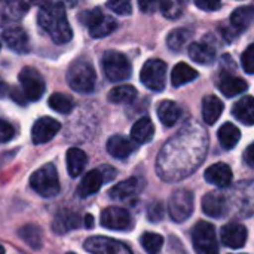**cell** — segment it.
Returning a JSON list of instances; mask_svg holds the SVG:
<instances>
[{"instance_id":"obj_46","label":"cell","mask_w":254,"mask_h":254,"mask_svg":"<svg viewBox=\"0 0 254 254\" xmlns=\"http://www.w3.org/2000/svg\"><path fill=\"white\" fill-rule=\"evenodd\" d=\"M246 162L250 168H254V144H250L246 150Z\"/></svg>"},{"instance_id":"obj_40","label":"cell","mask_w":254,"mask_h":254,"mask_svg":"<svg viewBox=\"0 0 254 254\" xmlns=\"http://www.w3.org/2000/svg\"><path fill=\"white\" fill-rule=\"evenodd\" d=\"M147 219L153 223L161 222L164 219V207L161 202H153L149 208H147Z\"/></svg>"},{"instance_id":"obj_41","label":"cell","mask_w":254,"mask_h":254,"mask_svg":"<svg viewBox=\"0 0 254 254\" xmlns=\"http://www.w3.org/2000/svg\"><path fill=\"white\" fill-rule=\"evenodd\" d=\"M13 137H15V128L9 122L0 119V143L10 141Z\"/></svg>"},{"instance_id":"obj_13","label":"cell","mask_w":254,"mask_h":254,"mask_svg":"<svg viewBox=\"0 0 254 254\" xmlns=\"http://www.w3.org/2000/svg\"><path fill=\"white\" fill-rule=\"evenodd\" d=\"M229 210L228 205V198L222 192H210L202 198V211L213 217V219H220L223 217Z\"/></svg>"},{"instance_id":"obj_24","label":"cell","mask_w":254,"mask_h":254,"mask_svg":"<svg viewBox=\"0 0 254 254\" xmlns=\"http://www.w3.org/2000/svg\"><path fill=\"white\" fill-rule=\"evenodd\" d=\"M153 135H155V125L149 118L138 119L131 128V137L138 144H146L152 141Z\"/></svg>"},{"instance_id":"obj_18","label":"cell","mask_w":254,"mask_h":254,"mask_svg":"<svg viewBox=\"0 0 254 254\" xmlns=\"http://www.w3.org/2000/svg\"><path fill=\"white\" fill-rule=\"evenodd\" d=\"M82 223V219L77 213H73V211H61L55 216L54 222H52V231L55 234H67L70 231H74L80 226Z\"/></svg>"},{"instance_id":"obj_33","label":"cell","mask_w":254,"mask_h":254,"mask_svg":"<svg viewBox=\"0 0 254 254\" xmlns=\"http://www.w3.org/2000/svg\"><path fill=\"white\" fill-rule=\"evenodd\" d=\"M19 238L33 250L42 249V229L37 225H25L18 231Z\"/></svg>"},{"instance_id":"obj_43","label":"cell","mask_w":254,"mask_h":254,"mask_svg":"<svg viewBox=\"0 0 254 254\" xmlns=\"http://www.w3.org/2000/svg\"><path fill=\"white\" fill-rule=\"evenodd\" d=\"M138 7L143 12H146V13H153L159 7V1H155V0H140L138 1Z\"/></svg>"},{"instance_id":"obj_48","label":"cell","mask_w":254,"mask_h":254,"mask_svg":"<svg viewBox=\"0 0 254 254\" xmlns=\"http://www.w3.org/2000/svg\"><path fill=\"white\" fill-rule=\"evenodd\" d=\"M85 226H86L88 229L94 228V217H92L91 214H88V216L85 217Z\"/></svg>"},{"instance_id":"obj_14","label":"cell","mask_w":254,"mask_h":254,"mask_svg":"<svg viewBox=\"0 0 254 254\" xmlns=\"http://www.w3.org/2000/svg\"><path fill=\"white\" fill-rule=\"evenodd\" d=\"M247 229L240 223H228L220 231L222 243L229 249H243L247 243Z\"/></svg>"},{"instance_id":"obj_3","label":"cell","mask_w":254,"mask_h":254,"mask_svg":"<svg viewBox=\"0 0 254 254\" xmlns=\"http://www.w3.org/2000/svg\"><path fill=\"white\" fill-rule=\"evenodd\" d=\"M30 186L31 189L43 196V198H52L60 193V179L57 168L52 164H48L42 167L40 170L34 171L30 177Z\"/></svg>"},{"instance_id":"obj_7","label":"cell","mask_w":254,"mask_h":254,"mask_svg":"<svg viewBox=\"0 0 254 254\" xmlns=\"http://www.w3.org/2000/svg\"><path fill=\"white\" fill-rule=\"evenodd\" d=\"M140 79H141V83L150 91H155V92L164 91L165 80H167V64L158 58L149 60L141 68Z\"/></svg>"},{"instance_id":"obj_25","label":"cell","mask_w":254,"mask_h":254,"mask_svg":"<svg viewBox=\"0 0 254 254\" xmlns=\"http://www.w3.org/2000/svg\"><path fill=\"white\" fill-rule=\"evenodd\" d=\"M67 171L71 177H79L86 164H88V156L83 150L77 149V147H71L67 150Z\"/></svg>"},{"instance_id":"obj_1","label":"cell","mask_w":254,"mask_h":254,"mask_svg":"<svg viewBox=\"0 0 254 254\" xmlns=\"http://www.w3.org/2000/svg\"><path fill=\"white\" fill-rule=\"evenodd\" d=\"M39 25L46 31L55 43H67L73 37V30L68 24L64 3L61 1H48L40 4L37 15Z\"/></svg>"},{"instance_id":"obj_34","label":"cell","mask_w":254,"mask_h":254,"mask_svg":"<svg viewBox=\"0 0 254 254\" xmlns=\"http://www.w3.org/2000/svg\"><path fill=\"white\" fill-rule=\"evenodd\" d=\"M135 97L137 91L131 85H119L109 92V101L115 104H129L135 100Z\"/></svg>"},{"instance_id":"obj_26","label":"cell","mask_w":254,"mask_h":254,"mask_svg":"<svg viewBox=\"0 0 254 254\" xmlns=\"http://www.w3.org/2000/svg\"><path fill=\"white\" fill-rule=\"evenodd\" d=\"M223 112V103L216 95H207L202 100V119L208 125H214Z\"/></svg>"},{"instance_id":"obj_23","label":"cell","mask_w":254,"mask_h":254,"mask_svg":"<svg viewBox=\"0 0 254 254\" xmlns=\"http://www.w3.org/2000/svg\"><path fill=\"white\" fill-rule=\"evenodd\" d=\"M232 115L235 116V119H238L240 122H243L244 125L252 127L254 124V100L253 97L246 95L243 97L240 101H237L234 104L232 109Z\"/></svg>"},{"instance_id":"obj_47","label":"cell","mask_w":254,"mask_h":254,"mask_svg":"<svg viewBox=\"0 0 254 254\" xmlns=\"http://www.w3.org/2000/svg\"><path fill=\"white\" fill-rule=\"evenodd\" d=\"M7 94H9V86H7V83L0 77V98H4Z\"/></svg>"},{"instance_id":"obj_15","label":"cell","mask_w":254,"mask_h":254,"mask_svg":"<svg viewBox=\"0 0 254 254\" xmlns=\"http://www.w3.org/2000/svg\"><path fill=\"white\" fill-rule=\"evenodd\" d=\"M1 37L4 43L16 54H27L30 51V40L21 27H7L3 30Z\"/></svg>"},{"instance_id":"obj_45","label":"cell","mask_w":254,"mask_h":254,"mask_svg":"<svg viewBox=\"0 0 254 254\" xmlns=\"http://www.w3.org/2000/svg\"><path fill=\"white\" fill-rule=\"evenodd\" d=\"M100 173H101V176H103V182H109L110 179H113V177L116 176V171H115L112 167H109V165H104V167L100 170Z\"/></svg>"},{"instance_id":"obj_31","label":"cell","mask_w":254,"mask_h":254,"mask_svg":"<svg viewBox=\"0 0 254 254\" xmlns=\"http://www.w3.org/2000/svg\"><path fill=\"white\" fill-rule=\"evenodd\" d=\"M137 190H138V180L135 177H131V179L113 186L109 195H110V198H113L116 201H124V199L134 196L137 193Z\"/></svg>"},{"instance_id":"obj_21","label":"cell","mask_w":254,"mask_h":254,"mask_svg":"<svg viewBox=\"0 0 254 254\" xmlns=\"http://www.w3.org/2000/svg\"><path fill=\"white\" fill-rule=\"evenodd\" d=\"M189 57L198 63V64H213L216 60V49L213 48V45H210L207 40L204 42H198V43H192L189 46Z\"/></svg>"},{"instance_id":"obj_37","label":"cell","mask_w":254,"mask_h":254,"mask_svg":"<svg viewBox=\"0 0 254 254\" xmlns=\"http://www.w3.org/2000/svg\"><path fill=\"white\" fill-rule=\"evenodd\" d=\"M159 7H161L162 15L165 18H168V19H177L183 13L185 3L183 1H179V0H164V1H159Z\"/></svg>"},{"instance_id":"obj_42","label":"cell","mask_w":254,"mask_h":254,"mask_svg":"<svg viewBox=\"0 0 254 254\" xmlns=\"http://www.w3.org/2000/svg\"><path fill=\"white\" fill-rule=\"evenodd\" d=\"M195 4L204 10H217L222 7V3L216 0H195Z\"/></svg>"},{"instance_id":"obj_44","label":"cell","mask_w":254,"mask_h":254,"mask_svg":"<svg viewBox=\"0 0 254 254\" xmlns=\"http://www.w3.org/2000/svg\"><path fill=\"white\" fill-rule=\"evenodd\" d=\"M9 95H10V98H12L15 103H18V104H21V106H24V104L27 103V100H25L22 91L18 89V88H9Z\"/></svg>"},{"instance_id":"obj_12","label":"cell","mask_w":254,"mask_h":254,"mask_svg":"<svg viewBox=\"0 0 254 254\" xmlns=\"http://www.w3.org/2000/svg\"><path fill=\"white\" fill-rule=\"evenodd\" d=\"M60 128H61V124L58 121L49 116H43L34 122L33 129H31V140L34 144H45L57 135Z\"/></svg>"},{"instance_id":"obj_35","label":"cell","mask_w":254,"mask_h":254,"mask_svg":"<svg viewBox=\"0 0 254 254\" xmlns=\"http://www.w3.org/2000/svg\"><path fill=\"white\" fill-rule=\"evenodd\" d=\"M48 104H49V107H51L52 110H55V112H58V113H63V115L70 113V112L73 110V107H74L73 100H71L68 95L60 94V92L52 94V95L49 97V100H48Z\"/></svg>"},{"instance_id":"obj_28","label":"cell","mask_w":254,"mask_h":254,"mask_svg":"<svg viewBox=\"0 0 254 254\" xmlns=\"http://www.w3.org/2000/svg\"><path fill=\"white\" fill-rule=\"evenodd\" d=\"M217 137H219V141H220L222 147L226 149V150H231L238 144V141L241 138V131L234 124L226 122L219 128Z\"/></svg>"},{"instance_id":"obj_8","label":"cell","mask_w":254,"mask_h":254,"mask_svg":"<svg viewBox=\"0 0 254 254\" xmlns=\"http://www.w3.org/2000/svg\"><path fill=\"white\" fill-rule=\"evenodd\" d=\"M168 210L174 222L182 223L188 220L193 213V193L188 189H177L170 196Z\"/></svg>"},{"instance_id":"obj_10","label":"cell","mask_w":254,"mask_h":254,"mask_svg":"<svg viewBox=\"0 0 254 254\" xmlns=\"http://www.w3.org/2000/svg\"><path fill=\"white\" fill-rule=\"evenodd\" d=\"M83 247L91 254H132L127 244L107 237H91Z\"/></svg>"},{"instance_id":"obj_29","label":"cell","mask_w":254,"mask_h":254,"mask_svg":"<svg viewBox=\"0 0 254 254\" xmlns=\"http://www.w3.org/2000/svg\"><path fill=\"white\" fill-rule=\"evenodd\" d=\"M198 77V71L195 68H192L189 64L186 63H179L174 65L173 71H171V83L179 88L188 82H192Z\"/></svg>"},{"instance_id":"obj_49","label":"cell","mask_w":254,"mask_h":254,"mask_svg":"<svg viewBox=\"0 0 254 254\" xmlns=\"http://www.w3.org/2000/svg\"><path fill=\"white\" fill-rule=\"evenodd\" d=\"M0 254H4V249L1 246H0Z\"/></svg>"},{"instance_id":"obj_50","label":"cell","mask_w":254,"mask_h":254,"mask_svg":"<svg viewBox=\"0 0 254 254\" xmlns=\"http://www.w3.org/2000/svg\"><path fill=\"white\" fill-rule=\"evenodd\" d=\"M67 254H74V253H67Z\"/></svg>"},{"instance_id":"obj_30","label":"cell","mask_w":254,"mask_h":254,"mask_svg":"<svg viewBox=\"0 0 254 254\" xmlns=\"http://www.w3.org/2000/svg\"><path fill=\"white\" fill-rule=\"evenodd\" d=\"M28 10V3L25 1H0V16L9 21L21 19Z\"/></svg>"},{"instance_id":"obj_6","label":"cell","mask_w":254,"mask_h":254,"mask_svg":"<svg viewBox=\"0 0 254 254\" xmlns=\"http://www.w3.org/2000/svg\"><path fill=\"white\" fill-rule=\"evenodd\" d=\"M192 244L196 254H219L217 234L211 223L198 222L192 229Z\"/></svg>"},{"instance_id":"obj_27","label":"cell","mask_w":254,"mask_h":254,"mask_svg":"<svg viewBox=\"0 0 254 254\" xmlns=\"http://www.w3.org/2000/svg\"><path fill=\"white\" fill-rule=\"evenodd\" d=\"M254 18V7L253 6H243L238 7L232 12L231 15V25L235 33L244 31L250 27L252 21Z\"/></svg>"},{"instance_id":"obj_4","label":"cell","mask_w":254,"mask_h":254,"mask_svg":"<svg viewBox=\"0 0 254 254\" xmlns=\"http://www.w3.org/2000/svg\"><path fill=\"white\" fill-rule=\"evenodd\" d=\"M103 70L106 77L112 82L127 80L132 74V65L129 60L118 51H107L103 55Z\"/></svg>"},{"instance_id":"obj_5","label":"cell","mask_w":254,"mask_h":254,"mask_svg":"<svg viewBox=\"0 0 254 254\" xmlns=\"http://www.w3.org/2000/svg\"><path fill=\"white\" fill-rule=\"evenodd\" d=\"M79 19L89 28V33L92 37H104L113 33L118 27V22L115 18L104 15L100 7H94L91 10H85L80 13Z\"/></svg>"},{"instance_id":"obj_22","label":"cell","mask_w":254,"mask_h":254,"mask_svg":"<svg viewBox=\"0 0 254 254\" xmlns=\"http://www.w3.org/2000/svg\"><path fill=\"white\" fill-rule=\"evenodd\" d=\"M156 113H158V118L164 127H173L180 119L182 109L179 107L177 103H174L171 100H164L158 104Z\"/></svg>"},{"instance_id":"obj_32","label":"cell","mask_w":254,"mask_h":254,"mask_svg":"<svg viewBox=\"0 0 254 254\" xmlns=\"http://www.w3.org/2000/svg\"><path fill=\"white\" fill-rule=\"evenodd\" d=\"M192 36H193V31L190 28H185V27L183 28H176V30H173L168 34L167 45H168V48L171 51L180 52L189 43V40L192 39Z\"/></svg>"},{"instance_id":"obj_17","label":"cell","mask_w":254,"mask_h":254,"mask_svg":"<svg viewBox=\"0 0 254 254\" xmlns=\"http://www.w3.org/2000/svg\"><path fill=\"white\" fill-rule=\"evenodd\" d=\"M217 88L220 89V92L228 97V98H232L235 95H240L243 92H246L249 89V85L244 79L241 77H237L234 74H222V77L219 79L217 82Z\"/></svg>"},{"instance_id":"obj_38","label":"cell","mask_w":254,"mask_h":254,"mask_svg":"<svg viewBox=\"0 0 254 254\" xmlns=\"http://www.w3.org/2000/svg\"><path fill=\"white\" fill-rule=\"evenodd\" d=\"M107 7L112 9L113 12L119 13V15H129L132 10V4L128 0H112L107 1Z\"/></svg>"},{"instance_id":"obj_11","label":"cell","mask_w":254,"mask_h":254,"mask_svg":"<svg viewBox=\"0 0 254 254\" xmlns=\"http://www.w3.org/2000/svg\"><path fill=\"white\" fill-rule=\"evenodd\" d=\"M101 225L112 231H131L134 222L127 210L119 207H109L101 213Z\"/></svg>"},{"instance_id":"obj_20","label":"cell","mask_w":254,"mask_h":254,"mask_svg":"<svg viewBox=\"0 0 254 254\" xmlns=\"http://www.w3.org/2000/svg\"><path fill=\"white\" fill-rule=\"evenodd\" d=\"M103 176L100 173V170H91L88 171L83 179L80 180L79 186H77V196L80 198H88L94 193H97L103 185Z\"/></svg>"},{"instance_id":"obj_9","label":"cell","mask_w":254,"mask_h":254,"mask_svg":"<svg viewBox=\"0 0 254 254\" xmlns=\"http://www.w3.org/2000/svg\"><path fill=\"white\" fill-rule=\"evenodd\" d=\"M21 91L28 101H37L45 92V80L42 74L33 67H24L19 73Z\"/></svg>"},{"instance_id":"obj_19","label":"cell","mask_w":254,"mask_h":254,"mask_svg":"<svg viewBox=\"0 0 254 254\" xmlns=\"http://www.w3.org/2000/svg\"><path fill=\"white\" fill-rule=\"evenodd\" d=\"M134 150L135 144L124 135H113L107 141V152L116 159H127Z\"/></svg>"},{"instance_id":"obj_16","label":"cell","mask_w":254,"mask_h":254,"mask_svg":"<svg viewBox=\"0 0 254 254\" xmlns=\"http://www.w3.org/2000/svg\"><path fill=\"white\" fill-rule=\"evenodd\" d=\"M204 177L210 185H214L217 188H228L232 183L234 174H232V170L228 164L219 162V164L208 167Z\"/></svg>"},{"instance_id":"obj_2","label":"cell","mask_w":254,"mask_h":254,"mask_svg":"<svg viewBox=\"0 0 254 254\" xmlns=\"http://www.w3.org/2000/svg\"><path fill=\"white\" fill-rule=\"evenodd\" d=\"M67 82L73 91L79 94H91L97 82V73L94 65L83 58L73 61L67 71Z\"/></svg>"},{"instance_id":"obj_36","label":"cell","mask_w":254,"mask_h":254,"mask_svg":"<svg viewBox=\"0 0 254 254\" xmlns=\"http://www.w3.org/2000/svg\"><path fill=\"white\" fill-rule=\"evenodd\" d=\"M141 246L147 254H159L162 246H164V238L159 234L155 232H146L141 235Z\"/></svg>"},{"instance_id":"obj_39","label":"cell","mask_w":254,"mask_h":254,"mask_svg":"<svg viewBox=\"0 0 254 254\" xmlns=\"http://www.w3.org/2000/svg\"><path fill=\"white\" fill-rule=\"evenodd\" d=\"M241 64L246 73L253 74L254 73V45H249V48L244 51L241 57Z\"/></svg>"}]
</instances>
